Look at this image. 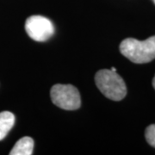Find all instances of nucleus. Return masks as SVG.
Wrapping results in <instances>:
<instances>
[{"mask_svg": "<svg viewBox=\"0 0 155 155\" xmlns=\"http://www.w3.org/2000/svg\"><path fill=\"white\" fill-rule=\"evenodd\" d=\"M25 30L28 36L35 41H45L54 35L52 22L42 16H31L26 20Z\"/></svg>", "mask_w": 155, "mask_h": 155, "instance_id": "obj_4", "label": "nucleus"}, {"mask_svg": "<svg viewBox=\"0 0 155 155\" xmlns=\"http://www.w3.org/2000/svg\"><path fill=\"white\" fill-rule=\"evenodd\" d=\"M145 135L148 144L155 147V124H152L147 127Z\"/></svg>", "mask_w": 155, "mask_h": 155, "instance_id": "obj_7", "label": "nucleus"}, {"mask_svg": "<svg viewBox=\"0 0 155 155\" xmlns=\"http://www.w3.org/2000/svg\"><path fill=\"white\" fill-rule=\"evenodd\" d=\"M110 70H111V71H113V72H116V69L115 68V67H112Z\"/></svg>", "mask_w": 155, "mask_h": 155, "instance_id": "obj_9", "label": "nucleus"}, {"mask_svg": "<svg viewBox=\"0 0 155 155\" xmlns=\"http://www.w3.org/2000/svg\"><path fill=\"white\" fill-rule=\"evenodd\" d=\"M95 82L99 91L113 101H121L127 94V87L122 78L110 69H103L97 72Z\"/></svg>", "mask_w": 155, "mask_h": 155, "instance_id": "obj_2", "label": "nucleus"}, {"mask_svg": "<svg viewBox=\"0 0 155 155\" xmlns=\"http://www.w3.org/2000/svg\"><path fill=\"white\" fill-rule=\"evenodd\" d=\"M153 87H154L155 89V76L154 78H153Z\"/></svg>", "mask_w": 155, "mask_h": 155, "instance_id": "obj_8", "label": "nucleus"}, {"mask_svg": "<svg viewBox=\"0 0 155 155\" xmlns=\"http://www.w3.org/2000/svg\"><path fill=\"white\" fill-rule=\"evenodd\" d=\"M51 100L59 108L66 110H74L80 107L81 100L78 89L72 84L54 85L50 91Z\"/></svg>", "mask_w": 155, "mask_h": 155, "instance_id": "obj_3", "label": "nucleus"}, {"mask_svg": "<svg viewBox=\"0 0 155 155\" xmlns=\"http://www.w3.org/2000/svg\"><path fill=\"white\" fill-rule=\"evenodd\" d=\"M33 139L25 136L21 138L10 152L11 155H31L33 153Z\"/></svg>", "mask_w": 155, "mask_h": 155, "instance_id": "obj_5", "label": "nucleus"}, {"mask_svg": "<svg viewBox=\"0 0 155 155\" xmlns=\"http://www.w3.org/2000/svg\"><path fill=\"white\" fill-rule=\"evenodd\" d=\"M15 124V116L10 111L0 113V140L6 137Z\"/></svg>", "mask_w": 155, "mask_h": 155, "instance_id": "obj_6", "label": "nucleus"}, {"mask_svg": "<svg viewBox=\"0 0 155 155\" xmlns=\"http://www.w3.org/2000/svg\"><path fill=\"white\" fill-rule=\"evenodd\" d=\"M120 52L134 63L150 62L155 59V35L145 41L125 39L120 45Z\"/></svg>", "mask_w": 155, "mask_h": 155, "instance_id": "obj_1", "label": "nucleus"}, {"mask_svg": "<svg viewBox=\"0 0 155 155\" xmlns=\"http://www.w3.org/2000/svg\"><path fill=\"white\" fill-rule=\"evenodd\" d=\"M153 3H154V4H155V0H153Z\"/></svg>", "mask_w": 155, "mask_h": 155, "instance_id": "obj_10", "label": "nucleus"}]
</instances>
